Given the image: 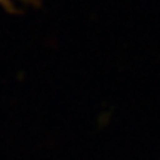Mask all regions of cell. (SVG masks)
<instances>
[{"label": "cell", "instance_id": "obj_1", "mask_svg": "<svg viewBox=\"0 0 160 160\" xmlns=\"http://www.w3.org/2000/svg\"><path fill=\"white\" fill-rule=\"evenodd\" d=\"M17 0H0V5L5 6V8H12V5L15 3ZM24 2H27V0H24Z\"/></svg>", "mask_w": 160, "mask_h": 160}]
</instances>
